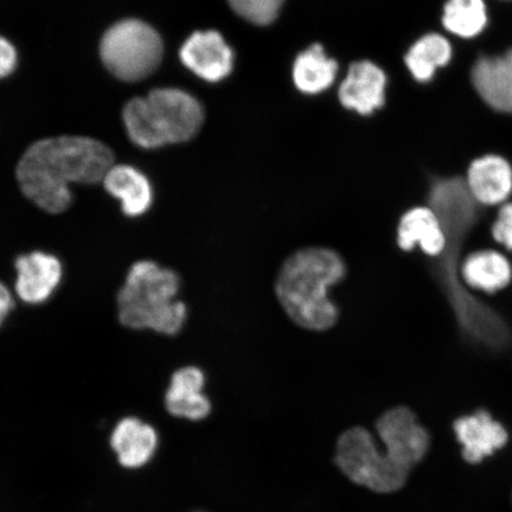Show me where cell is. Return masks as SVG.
<instances>
[{"label": "cell", "instance_id": "1", "mask_svg": "<svg viewBox=\"0 0 512 512\" xmlns=\"http://www.w3.org/2000/svg\"><path fill=\"white\" fill-rule=\"evenodd\" d=\"M114 163L110 147L87 137H59L31 145L19 160L16 175L25 197L46 213L57 215L73 202L70 185L104 181Z\"/></svg>", "mask_w": 512, "mask_h": 512}, {"label": "cell", "instance_id": "2", "mask_svg": "<svg viewBox=\"0 0 512 512\" xmlns=\"http://www.w3.org/2000/svg\"><path fill=\"white\" fill-rule=\"evenodd\" d=\"M347 274V262L335 249L300 248L281 265L275 280V296L288 318L300 328L328 331L341 317L329 291Z\"/></svg>", "mask_w": 512, "mask_h": 512}, {"label": "cell", "instance_id": "3", "mask_svg": "<svg viewBox=\"0 0 512 512\" xmlns=\"http://www.w3.org/2000/svg\"><path fill=\"white\" fill-rule=\"evenodd\" d=\"M181 287V277L171 268L152 260L134 262L118 292L119 322L131 330L178 335L188 320V307L178 299Z\"/></svg>", "mask_w": 512, "mask_h": 512}, {"label": "cell", "instance_id": "4", "mask_svg": "<svg viewBox=\"0 0 512 512\" xmlns=\"http://www.w3.org/2000/svg\"><path fill=\"white\" fill-rule=\"evenodd\" d=\"M128 137L142 149L187 142L203 124V108L178 88L153 89L128 101L123 112Z\"/></svg>", "mask_w": 512, "mask_h": 512}, {"label": "cell", "instance_id": "5", "mask_svg": "<svg viewBox=\"0 0 512 512\" xmlns=\"http://www.w3.org/2000/svg\"><path fill=\"white\" fill-rule=\"evenodd\" d=\"M163 41L156 29L139 19L112 25L100 42V57L121 81L137 82L150 76L163 59Z\"/></svg>", "mask_w": 512, "mask_h": 512}, {"label": "cell", "instance_id": "6", "mask_svg": "<svg viewBox=\"0 0 512 512\" xmlns=\"http://www.w3.org/2000/svg\"><path fill=\"white\" fill-rule=\"evenodd\" d=\"M335 463L352 483L376 494L401 490L411 473L380 450L374 435L361 426L349 428L338 438Z\"/></svg>", "mask_w": 512, "mask_h": 512}, {"label": "cell", "instance_id": "7", "mask_svg": "<svg viewBox=\"0 0 512 512\" xmlns=\"http://www.w3.org/2000/svg\"><path fill=\"white\" fill-rule=\"evenodd\" d=\"M376 432L387 456L409 472L430 451V433L407 406L384 412L376 421Z\"/></svg>", "mask_w": 512, "mask_h": 512}, {"label": "cell", "instance_id": "8", "mask_svg": "<svg viewBox=\"0 0 512 512\" xmlns=\"http://www.w3.org/2000/svg\"><path fill=\"white\" fill-rule=\"evenodd\" d=\"M428 207L437 215L445 233H472L485 226L479 204L463 177L435 181L428 194Z\"/></svg>", "mask_w": 512, "mask_h": 512}, {"label": "cell", "instance_id": "9", "mask_svg": "<svg viewBox=\"0 0 512 512\" xmlns=\"http://www.w3.org/2000/svg\"><path fill=\"white\" fill-rule=\"evenodd\" d=\"M452 430L462 456L467 463L479 464L494 456L509 443V432L501 420L488 409L460 415L453 421Z\"/></svg>", "mask_w": 512, "mask_h": 512}, {"label": "cell", "instance_id": "10", "mask_svg": "<svg viewBox=\"0 0 512 512\" xmlns=\"http://www.w3.org/2000/svg\"><path fill=\"white\" fill-rule=\"evenodd\" d=\"M15 293L23 303H47L60 287L63 265L56 255L34 251L19 255L15 261Z\"/></svg>", "mask_w": 512, "mask_h": 512}, {"label": "cell", "instance_id": "11", "mask_svg": "<svg viewBox=\"0 0 512 512\" xmlns=\"http://www.w3.org/2000/svg\"><path fill=\"white\" fill-rule=\"evenodd\" d=\"M185 67L198 78L219 82L232 72L233 50L217 31H197L184 42L179 51Z\"/></svg>", "mask_w": 512, "mask_h": 512}, {"label": "cell", "instance_id": "12", "mask_svg": "<svg viewBox=\"0 0 512 512\" xmlns=\"http://www.w3.org/2000/svg\"><path fill=\"white\" fill-rule=\"evenodd\" d=\"M207 377L201 368L188 366L175 371L166 390V411L178 419L201 421L211 413V402L206 394Z\"/></svg>", "mask_w": 512, "mask_h": 512}, {"label": "cell", "instance_id": "13", "mask_svg": "<svg viewBox=\"0 0 512 512\" xmlns=\"http://www.w3.org/2000/svg\"><path fill=\"white\" fill-rule=\"evenodd\" d=\"M459 274L470 291L494 296L511 284L512 264L509 256L499 249H479L464 256Z\"/></svg>", "mask_w": 512, "mask_h": 512}, {"label": "cell", "instance_id": "14", "mask_svg": "<svg viewBox=\"0 0 512 512\" xmlns=\"http://www.w3.org/2000/svg\"><path fill=\"white\" fill-rule=\"evenodd\" d=\"M111 447L118 463L127 470L142 469L157 452L156 428L137 416L121 419L111 434Z\"/></svg>", "mask_w": 512, "mask_h": 512}, {"label": "cell", "instance_id": "15", "mask_svg": "<svg viewBox=\"0 0 512 512\" xmlns=\"http://www.w3.org/2000/svg\"><path fill=\"white\" fill-rule=\"evenodd\" d=\"M465 181L479 206H499L507 203L512 195V168L501 156L488 155L473 160Z\"/></svg>", "mask_w": 512, "mask_h": 512}, {"label": "cell", "instance_id": "16", "mask_svg": "<svg viewBox=\"0 0 512 512\" xmlns=\"http://www.w3.org/2000/svg\"><path fill=\"white\" fill-rule=\"evenodd\" d=\"M471 81L492 110L512 114V49L503 55L480 57L472 67Z\"/></svg>", "mask_w": 512, "mask_h": 512}, {"label": "cell", "instance_id": "17", "mask_svg": "<svg viewBox=\"0 0 512 512\" xmlns=\"http://www.w3.org/2000/svg\"><path fill=\"white\" fill-rule=\"evenodd\" d=\"M396 242L402 252L412 253L418 247L430 259H438L447 248L443 226L430 207H415L400 219Z\"/></svg>", "mask_w": 512, "mask_h": 512}, {"label": "cell", "instance_id": "18", "mask_svg": "<svg viewBox=\"0 0 512 512\" xmlns=\"http://www.w3.org/2000/svg\"><path fill=\"white\" fill-rule=\"evenodd\" d=\"M386 83V75L374 63L352 64L339 88V99L350 110L361 114L373 113L384 104Z\"/></svg>", "mask_w": 512, "mask_h": 512}, {"label": "cell", "instance_id": "19", "mask_svg": "<svg viewBox=\"0 0 512 512\" xmlns=\"http://www.w3.org/2000/svg\"><path fill=\"white\" fill-rule=\"evenodd\" d=\"M108 194L118 200L124 215L137 219L153 204L152 184L142 171L130 165H115L104 178Z\"/></svg>", "mask_w": 512, "mask_h": 512}, {"label": "cell", "instance_id": "20", "mask_svg": "<svg viewBox=\"0 0 512 512\" xmlns=\"http://www.w3.org/2000/svg\"><path fill=\"white\" fill-rule=\"evenodd\" d=\"M338 66L325 55L322 46H312L298 56L293 67V80L300 91L317 94L334 83Z\"/></svg>", "mask_w": 512, "mask_h": 512}, {"label": "cell", "instance_id": "21", "mask_svg": "<svg viewBox=\"0 0 512 512\" xmlns=\"http://www.w3.org/2000/svg\"><path fill=\"white\" fill-rule=\"evenodd\" d=\"M452 59V47L444 36L426 35L414 44L406 56V63L414 79L430 81L440 67H445Z\"/></svg>", "mask_w": 512, "mask_h": 512}, {"label": "cell", "instance_id": "22", "mask_svg": "<svg viewBox=\"0 0 512 512\" xmlns=\"http://www.w3.org/2000/svg\"><path fill=\"white\" fill-rule=\"evenodd\" d=\"M443 24L451 34L462 38L482 34L488 24V10L484 0H447Z\"/></svg>", "mask_w": 512, "mask_h": 512}, {"label": "cell", "instance_id": "23", "mask_svg": "<svg viewBox=\"0 0 512 512\" xmlns=\"http://www.w3.org/2000/svg\"><path fill=\"white\" fill-rule=\"evenodd\" d=\"M232 9L247 21L267 25L277 18L284 0H228Z\"/></svg>", "mask_w": 512, "mask_h": 512}, {"label": "cell", "instance_id": "24", "mask_svg": "<svg viewBox=\"0 0 512 512\" xmlns=\"http://www.w3.org/2000/svg\"><path fill=\"white\" fill-rule=\"evenodd\" d=\"M491 238L499 251L512 255V202L502 204L492 221Z\"/></svg>", "mask_w": 512, "mask_h": 512}, {"label": "cell", "instance_id": "25", "mask_svg": "<svg viewBox=\"0 0 512 512\" xmlns=\"http://www.w3.org/2000/svg\"><path fill=\"white\" fill-rule=\"evenodd\" d=\"M18 62L17 50L6 38L0 36V79L15 72Z\"/></svg>", "mask_w": 512, "mask_h": 512}, {"label": "cell", "instance_id": "26", "mask_svg": "<svg viewBox=\"0 0 512 512\" xmlns=\"http://www.w3.org/2000/svg\"><path fill=\"white\" fill-rule=\"evenodd\" d=\"M15 298L14 294L9 290V287L0 281V328H2L5 320L14 311Z\"/></svg>", "mask_w": 512, "mask_h": 512}]
</instances>
